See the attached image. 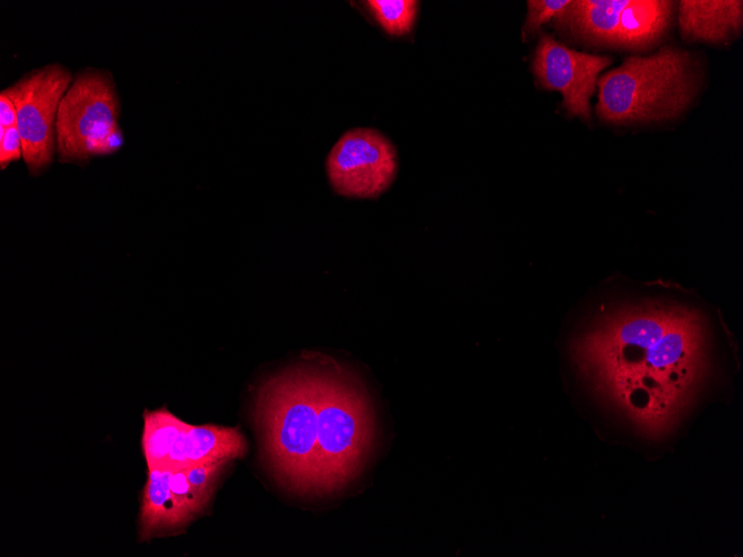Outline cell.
<instances>
[{"label": "cell", "instance_id": "cell-1", "mask_svg": "<svg viewBox=\"0 0 743 557\" xmlns=\"http://www.w3.org/2000/svg\"><path fill=\"white\" fill-rule=\"evenodd\" d=\"M566 386L597 438L656 461L703 412L732 404L739 341L721 308L666 279L615 273L572 312Z\"/></svg>", "mask_w": 743, "mask_h": 557}, {"label": "cell", "instance_id": "cell-2", "mask_svg": "<svg viewBox=\"0 0 743 557\" xmlns=\"http://www.w3.org/2000/svg\"><path fill=\"white\" fill-rule=\"evenodd\" d=\"M324 358L264 381L257 415L271 467L291 488L317 491V432Z\"/></svg>", "mask_w": 743, "mask_h": 557}, {"label": "cell", "instance_id": "cell-3", "mask_svg": "<svg viewBox=\"0 0 743 557\" xmlns=\"http://www.w3.org/2000/svg\"><path fill=\"white\" fill-rule=\"evenodd\" d=\"M597 84L596 112L613 123L675 118L699 86L692 56L673 47L647 57H630L603 74Z\"/></svg>", "mask_w": 743, "mask_h": 557}, {"label": "cell", "instance_id": "cell-4", "mask_svg": "<svg viewBox=\"0 0 743 557\" xmlns=\"http://www.w3.org/2000/svg\"><path fill=\"white\" fill-rule=\"evenodd\" d=\"M373 410L355 375L324 358L317 432V491L345 486L361 467L373 439Z\"/></svg>", "mask_w": 743, "mask_h": 557}, {"label": "cell", "instance_id": "cell-5", "mask_svg": "<svg viewBox=\"0 0 743 557\" xmlns=\"http://www.w3.org/2000/svg\"><path fill=\"white\" fill-rule=\"evenodd\" d=\"M119 99L109 72L82 70L63 95L57 115V150L61 162L85 165L122 145Z\"/></svg>", "mask_w": 743, "mask_h": 557}, {"label": "cell", "instance_id": "cell-6", "mask_svg": "<svg viewBox=\"0 0 743 557\" xmlns=\"http://www.w3.org/2000/svg\"><path fill=\"white\" fill-rule=\"evenodd\" d=\"M71 82V72L60 63H52L26 73L2 90L16 107L22 157L32 176L52 162L58 108Z\"/></svg>", "mask_w": 743, "mask_h": 557}, {"label": "cell", "instance_id": "cell-7", "mask_svg": "<svg viewBox=\"0 0 743 557\" xmlns=\"http://www.w3.org/2000/svg\"><path fill=\"white\" fill-rule=\"evenodd\" d=\"M334 190L346 197L377 198L394 181L397 157L393 145L374 129L345 132L327 158Z\"/></svg>", "mask_w": 743, "mask_h": 557}, {"label": "cell", "instance_id": "cell-8", "mask_svg": "<svg viewBox=\"0 0 743 557\" xmlns=\"http://www.w3.org/2000/svg\"><path fill=\"white\" fill-rule=\"evenodd\" d=\"M612 61L606 56L573 50L554 37L543 34L532 67L543 88L562 93L563 105L571 116L588 120L590 100L595 92L597 77Z\"/></svg>", "mask_w": 743, "mask_h": 557}, {"label": "cell", "instance_id": "cell-9", "mask_svg": "<svg viewBox=\"0 0 743 557\" xmlns=\"http://www.w3.org/2000/svg\"><path fill=\"white\" fill-rule=\"evenodd\" d=\"M247 442L237 427L188 425L175 439L164 469L178 470L208 461L242 457Z\"/></svg>", "mask_w": 743, "mask_h": 557}, {"label": "cell", "instance_id": "cell-10", "mask_svg": "<svg viewBox=\"0 0 743 557\" xmlns=\"http://www.w3.org/2000/svg\"><path fill=\"white\" fill-rule=\"evenodd\" d=\"M742 12L740 0H684L680 2L678 22L685 38L720 42L740 30Z\"/></svg>", "mask_w": 743, "mask_h": 557}, {"label": "cell", "instance_id": "cell-11", "mask_svg": "<svg viewBox=\"0 0 743 557\" xmlns=\"http://www.w3.org/2000/svg\"><path fill=\"white\" fill-rule=\"evenodd\" d=\"M170 470L149 469L140 505V538L175 531L169 486Z\"/></svg>", "mask_w": 743, "mask_h": 557}, {"label": "cell", "instance_id": "cell-12", "mask_svg": "<svg viewBox=\"0 0 743 557\" xmlns=\"http://www.w3.org/2000/svg\"><path fill=\"white\" fill-rule=\"evenodd\" d=\"M141 446L148 469H164L178 434L189 424L167 409L143 414Z\"/></svg>", "mask_w": 743, "mask_h": 557}, {"label": "cell", "instance_id": "cell-13", "mask_svg": "<svg viewBox=\"0 0 743 557\" xmlns=\"http://www.w3.org/2000/svg\"><path fill=\"white\" fill-rule=\"evenodd\" d=\"M169 486L176 531L200 514L210 499L194 489L185 469L170 470Z\"/></svg>", "mask_w": 743, "mask_h": 557}, {"label": "cell", "instance_id": "cell-14", "mask_svg": "<svg viewBox=\"0 0 743 557\" xmlns=\"http://www.w3.org/2000/svg\"><path fill=\"white\" fill-rule=\"evenodd\" d=\"M383 29L393 36H402L413 28L418 2L414 0L366 1Z\"/></svg>", "mask_w": 743, "mask_h": 557}, {"label": "cell", "instance_id": "cell-15", "mask_svg": "<svg viewBox=\"0 0 743 557\" xmlns=\"http://www.w3.org/2000/svg\"><path fill=\"white\" fill-rule=\"evenodd\" d=\"M569 0H531L527 2L526 33L536 32L542 24L557 19L569 4Z\"/></svg>", "mask_w": 743, "mask_h": 557}, {"label": "cell", "instance_id": "cell-16", "mask_svg": "<svg viewBox=\"0 0 743 557\" xmlns=\"http://www.w3.org/2000/svg\"><path fill=\"white\" fill-rule=\"evenodd\" d=\"M228 461H208L185 468L187 479L199 495L210 499L214 486Z\"/></svg>", "mask_w": 743, "mask_h": 557}, {"label": "cell", "instance_id": "cell-17", "mask_svg": "<svg viewBox=\"0 0 743 557\" xmlns=\"http://www.w3.org/2000/svg\"><path fill=\"white\" fill-rule=\"evenodd\" d=\"M22 156V142L18 127H0V167L4 169Z\"/></svg>", "mask_w": 743, "mask_h": 557}, {"label": "cell", "instance_id": "cell-18", "mask_svg": "<svg viewBox=\"0 0 743 557\" xmlns=\"http://www.w3.org/2000/svg\"><path fill=\"white\" fill-rule=\"evenodd\" d=\"M0 127L17 126V110L12 100L3 92L0 93Z\"/></svg>", "mask_w": 743, "mask_h": 557}]
</instances>
